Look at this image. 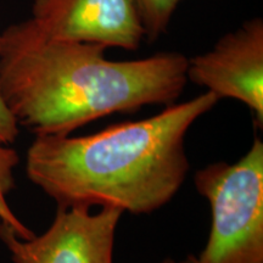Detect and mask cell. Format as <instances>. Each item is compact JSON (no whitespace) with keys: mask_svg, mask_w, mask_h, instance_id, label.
<instances>
[{"mask_svg":"<svg viewBox=\"0 0 263 263\" xmlns=\"http://www.w3.org/2000/svg\"><path fill=\"white\" fill-rule=\"evenodd\" d=\"M123 212L101 207H58L50 227L42 235L21 239L0 222V240L14 263H114L115 236Z\"/></svg>","mask_w":263,"mask_h":263,"instance_id":"4","label":"cell"},{"mask_svg":"<svg viewBox=\"0 0 263 263\" xmlns=\"http://www.w3.org/2000/svg\"><path fill=\"white\" fill-rule=\"evenodd\" d=\"M149 43L157 41L167 32L173 14L182 0H133Z\"/></svg>","mask_w":263,"mask_h":263,"instance_id":"8","label":"cell"},{"mask_svg":"<svg viewBox=\"0 0 263 263\" xmlns=\"http://www.w3.org/2000/svg\"><path fill=\"white\" fill-rule=\"evenodd\" d=\"M209 201L211 228L194 263H263V143L256 137L235 163L215 162L194 174Z\"/></svg>","mask_w":263,"mask_h":263,"instance_id":"3","label":"cell"},{"mask_svg":"<svg viewBox=\"0 0 263 263\" xmlns=\"http://www.w3.org/2000/svg\"><path fill=\"white\" fill-rule=\"evenodd\" d=\"M2 41V38H0ZM20 133V127L16 123L14 117L9 112L0 95V141L4 144H12L17 139Z\"/></svg>","mask_w":263,"mask_h":263,"instance_id":"9","label":"cell"},{"mask_svg":"<svg viewBox=\"0 0 263 263\" xmlns=\"http://www.w3.org/2000/svg\"><path fill=\"white\" fill-rule=\"evenodd\" d=\"M188 82L221 99L241 101L263 127V20H246L226 33L211 50L188 59Z\"/></svg>","mask_w":263,"mask_h":263,"instance_id":"5","label":"cell"},{"mask_svg":"<svg viewBox=\"0 0 263 263\" xmlns=\"http://www.w3.org/2000/svg\"><path fill=\"white\" fill-rule=\"evenodd\" d=\"M160 263H194V262H193V255H190L185 259H183V261H176V259H172V258H166Z\"/></svg>","mask_w":263,"mask_h":263,"instance_id":"10","label":"cell"},{"mask_svg":"<svg viewBox=\"0 0 263 263\" xmlns=\"http://www.w3.org/2000/svg\"><path fill=\"white\" fill-rule=\"evenodd\" d=\"M31 20L62 41L134 51L145 39L133 0H33Z\"/></svg>","mask_w":263,"mask_h":263,"instance_id":"6","label":"cell"},{"mask_svg":"<svg viewBox=\"0 0 263 263\" xmlns=\"http://www.w3.org/2000/svg\"><path fill=\"white\" fill-rule=\"evenodd\" d=\"M18 163L17 151L0 141V222L11 227L15 234L21 239H31L35 234L20 221L6 200L9 194L16 188L14 172Z\"/></svg>","mask_w":263,"mask_h":263,"instance_id":"7","label":"cell"},{"mask_svg":"<svg viewBox=\"0 0 263 263\" xmlns=\"http://www.w3.org/2000/svg\"><path fill=\"white\" fill-rule=\"evenodd\" d=\"M0 38V95L17 126L35 137L70 136L110 115L168 106L188 83V58L177 51L108 60L103 45L52 38L31 18Z\"/></svg>","mask_w":263,"mask_h":263,"instance_id":"1","label":"cell"},{"mask_svg":"<svg viewBox=\"0 0 263 263\" xmlns=\"http://www.w3.org/2000/svg\"><path fill=\"white\" fill-rule=\"evenodd\" d=\"M218 101L206 90L155 116L111 124L89 136L35 137L26 155V173L61 209L153 213L182 188L190 170L186 133Z\"/></svg>","mask_w":263,"mask_h":263,"instance_id":"2","label":"cell"}]
</instances>
